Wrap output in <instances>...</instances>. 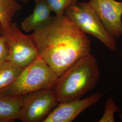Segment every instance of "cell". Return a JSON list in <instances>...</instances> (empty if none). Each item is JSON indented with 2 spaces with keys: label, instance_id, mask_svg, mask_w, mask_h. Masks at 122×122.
Listing matches in <instances>:
<instances>
[{
  "label": "cell",
  "instance_id": "1",
  "mask_svg": "<svg viewBox=\"0 0 122 122\" xmlns=\"http://www.w3.org/2000/svg\"><path fill=\"white\" fill-rule=\"evenodd\" d=\"M30 36L39 56L58 77L79 59L91 53L90 39L65 15L52 16Z\"/></svg>",
  "mask_w": 122,
  "mask_h": 122
},
{
  "label": "cell",
  "instance_id": "2",
  "mask_svg": "<svg viewBox=\"0 0 122 122\" xmlns=\"http://www.w3.org/2000/svg\"><path fill=\"white\" fill-rule=\"evenodd\" d=\"M100 73L91 53L82 57L58 76L52 88L57 103L81 98L98 83Z\"/></svg>",
  "mask_w": 122,
  "mask_h": 122
},
{
  "label": "cell",
  "instance_id": "3",
  "mask_svg": "<svg viewBox=\"0 0 122 122\" xmlns=\"http://www.w3.org/2000/svg\"><path fill=\"white\" fill-rule=\"evenodd\" d=\"M57 77L56 74L39 56L22 69L13 82L0 92V95L24 96L40 90L52 89Z\"/></svg>",
  "mask_w": 122,
  "mask_h": 122
},
{
  "label": "cell",
  "instance_id": "4",
  "mask_svg": "<svg viewBox=\"0 0 122 122\" xmlns=\"http://www.w3.org/2000/svg\"><path fill=\"white\" fill-rule=\"evenodd\" d=\"M65 15L83 33L99 40L109 50H116L115 38L106 30L99 15L88 3L76 2L67 9Z\"/></svg>",
  "mask_w": 122,
  "mask_h": 122
},
{
  "label": "cell",
  "instance_id": "5",
  "mask_svg": "<svg viewBox=\"0 0 122 122\" xmlns=\"http://www.w3.org/2000/svg\"><path fill=\"white\" fill-rule=\"evenodd\" d=\"M0 35L4 38L8 47L6 60L24 68L39 56L30 35L23 34L16 24L12 23L6 27L0 26Z\"/></svg>",
  "mask_w": 122,
  "mask_h": 122
},
{
  "label": "cell",
  "instance_id": "6",
  "mask_svg": "<svg viewBox=\"0 0 122 122\" xmlns=\"http://www.w3.org/2000/svg\"><path fill=\"white\" fill-rule=\"evenodd\" d=\"M57 104L52 89L34 92L24 96L18 120L43 122Z\"/></svg>",
  "mask_w": 122,
  "mask_h": 122
},
{
  "label": "cell",
  "instance_id": "7",
  "mask_svg": "<svg viewBox=\"0 0 122 122\" xmlns=\"http://www.w3.org/2000/svg\"><path fill=\"white\" fill-rule=\"evenodd\" d=\"M103 96V94L97 93L84 99L59 103L43 122H72L84 110L96 105Z\"/></svg>",
  "mask_w": 122,
  "mask_h": 122
},
{
  "label": "cell",
  "instance_id": "8",
  "mask_svg": "<svg viewBox=\"0 0 122 122\" xmlns=\"http://www.w3.org/2000/svg\"><path fill=\"white\" fill-rule=\"evenodd\" d=\"M88 3L100 18L105 28L115 39L122 36V2L91 0Z\"/></svg>",
  "mask_w": 122,
  "mask_h": 122
},
{
  "label": "cell",
  "instance_id": "9",
  "mask_svg": "<svg viewBox=\"0 0 122 122\" xmlns=\"http://www.w3.org/2000/svg\"><path fill=\"white\" fill-rule=\"evenodd\" d=\"M35 5L32 13L25 18L21 28L26 32L34 31L44 26L50 19L52 10L44 0H35Z\"/></svg>",
  "mask_w": 122,
  "mask_h": 122
},
{
  "label": "cell",
  "instance_id": "10",
  "mask_svg": "<svg viewBox=\"0 0 122 122\" xmlns=\"http://www.w3.org/2000/svg\"><path fill=\"white\" fill-rule=\"evenodd\" d=\"M24 96L0 95V122H12L18 119Z\"/></svg>",
  "mask_w": 122,
  "mask_h": 122
},
{
  "label": "cell",
  "instance_id": "11",
  "mask_svg": "<svg viewBox=\"0 0 122 122\" xmlns=\"http://www.w3.org/2000/svg\"><path fill=\"white\" fill-rule=\"evenodd\" d=\"M22 6L16 0H0V26L10 25L14 16L22 9Z\"/></svg>",
  "mask_w": 122,
  "mask_h": 122
},
{
  "label": "cell",
  "instance_id": "12",
  "mask_svg": "<svg viewBox=\"0 0 122 122\" xmlns=\"http://www.w3.org/2000/svg\"><path fill=\"white\" fill-rule=\"evenodd\" d=\"M22 69L7 60L0 64V92L13 82Z\"/></svg>",
  "mask_w": 122,
  "mask_h": 122
},
{
  "label": "cell",
  "instance_id": "13",
  "mask_svg": "<svg viewBox=\"0 0 122 122\" xmlns=\"http://www.w3.org/2000/svg\"><path fill=\"white\" fill-rule=\"evenodd\" d=\"M55 15H64L66 11L76 0H44Z\"/></svg>",
  "mask_w": 122,
  "mask_h": 122
},
{
  "label": "cell",
  "instance_id": "14",
  "mask_svg": "<svg viewBox=\"0 0 122 122\" xmlns=\"http://www.w3.org/2000/svg\"><path fill=\"white\" fill-rule=\"evenodd\" d=\"M121 111V109L114 101L112 97H109L106 101L104 113L99 122H114V115L117 112Z\"/></svg>",
  "mask_w": 122,
  "mask_h": 122
},
{
  "label": "cell",
  "instance_id": "15",
  "mask_svg": "<svg viewBox=\"0 0 122 122\" xmlns=\"http://www.w3.org/2000/svg\"><path fill=\"white\" fill-rule=\"evenodd\" d=\"M8 54V47L4 38L0 35V64L6 60Z\"/></svg>",
  "mask_w": 122,
  "mask_h": 122
},
{
  "label": "cell",
  "instance_id": "16",
  "mask_svg": "<svg viewBox=\"0 0 122 122\" xmlns=\"http://www.w3.org/2000/svg\"><path fill=\"white\" fill-rule=\"evenodd\" d=\"M20 2H21L22 3H24L25 4H27L28 3L29 1H30L31 0H18Z\"/></svg>",
  "mask_w": 122,
  "mask_h": 122
},
{
  "label": "cell",
  "instance_id": "17",
  "mask_svg": "<svg viewBox=\"0 0 122 122\" xmlns=\"http://www.w3.org/2000/svg\"><path fill=\"white\" fill-rule=\"evenodd\" d=\"M119 116H120V119H121V121L122 122V112L120 114V115H119Z\"/></svg>",
  "mask_w": 122,
  "mask_h": 122
}]
</instances>
